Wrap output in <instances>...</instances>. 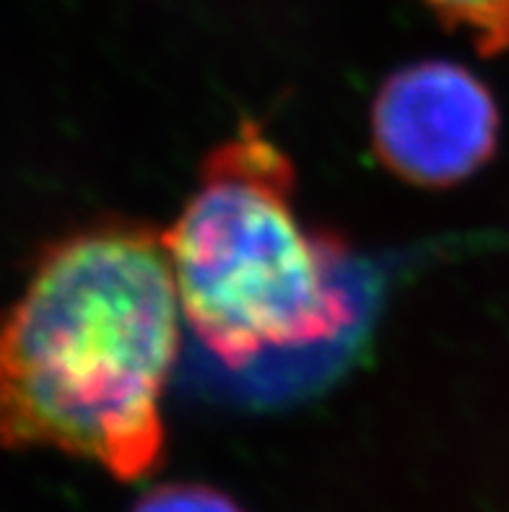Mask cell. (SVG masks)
I'll return each instance as SVG.
<instances>
[{
  "instance_id": "2",
  "label": "cell",
  "mask_w": 509,
  "mask_h": 512,
  "mask_svg": "<svg viewBox=\"0 0 509 512\" xmlns=\"http://www.w3.org/2000/svg\"><path fill=\"white\" fill-rule=\"evenodd\" d=\"M297 169L255 120L200 164L198 188L162 232L182 318L226 364L338 338L356 320L341 247L304 227Z\"/></svg>"
},
{
  "instance_id": "3",
  "label": "cell",
  "mask_w": 509,
  "mask_h": 512,
  "mask_svg": "<svg viewBox=\"0 0 509 512\" xmlns=\"http://www.w3.org/2000/svg\"><path fill=\"white\" fill-rule=\"evenodd\" d=\"M499 112L476 73L452 60L400 68L372 102L374 154L416 188H452L497 151Z\"/></svg>"
},
{
  "instance_id": "5",
  "label": "cell",
  "mask_w": 509,
  "mask_h": 512,
  "mask_svg": "<svg viewBox=\"0 0 509 512\" xmlns=\"http://www.w3.org/2000/svg\"><path fill=\"white\" fill-rule=\"evenodd\" d=\"M133 512H242L226 494L203 484H167L143 494Z\"/></svg>"
},
{
  "instance_id": "1",
  "label": "cell",
  "mask_w": 509,
  "mask_h": 512,
  "mask_svg": "<svg viewBox=\"0 0 509 512\" xmlns=\"http://www.w3.org/2000/svg\"><path fill=\"white\" fill-rule=\"evenodd\" d=\"M180 318L162 232L104 224L55 242L0 328V445L151 474Z\"/></svg>"
},
{
  "instance_id": "4",
  "label": "cell",
  "mask_w": 509,
  "mask_h": 512,
  "mask_svg": "<svg viewBox=\"0 0 509 512\" xmlns=\"http://www.w3.org/2000/svg\"><path fill=\"white\" fill-rule=\"evenodd\" d=\"M450 29L471 37L481 55L509 47V0H421Z\"/></svg>"
}]
</instances>
